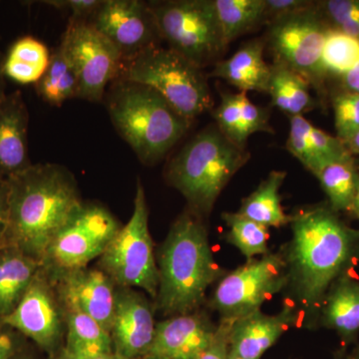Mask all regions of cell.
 <instances>
[{
  "mask_svg": "<svg viewBox=\"0 0 359 359\" xmlns=\"http://www.w3.org/2000/svg\"><path fill=\"white\" fill-rule=\"evenodd\" d=\"M337 138L344 141L359 130V94L342 91L332 100Z\"/></svg>",
  "mask_w": 359,
  "mask_h": 359,
  "instance_id": "836d02e7",
  "label": "cell"
},
{
  "mask_svg": "<svg viewBox=\"0 0 359 359\" xmlns=\"http://www.w3.org/2000/svg\"><path fill=\"white\" fill-rule=\"evenodd\" d=\"M161 39L168 48L204 68L223 53L226 44L212 0L151 1Z\"/></svg>",
  "mask_w": 359,
  "mask_h": 359,
  "instance_id": "ba28073f",
  "label": "cell"
},
{
  "mask_svg": "<svg viewBox=\"0 0 359 359\" xmlns=\"http://www.w3.org/2000/svg\"><path fill=\"white\" fill-rule=\"evenodd\" d=\"M40 268L39 262L18 248L0 247V318L16 309Z\"/></svg>",
  "mask_w": 359,
  "mask_h": 359,
  "instance_id": "603a6c76",
  "label": "cell"
},
{
  "mask_svg": "<svg viewBox=\"0 0 359 359\" xmlns=\"http://www.w3.org/2000/svg\"><path fill=\"white\" fill-rule=\"evenodd\" d=\"M228 359H243L241 358H238V356L233 355V354H229V358Z\"/></svg>",
  "mask_w": 359,
  "mask_h": 359,
  "instance_id": "681fc988",
  "label": "cell"
},
{
  "mask_svg": "<svg viewBox=\"0 0 359 359\" xmlns=\"http://www.w3.org/2000/svg\"><path fill=\"white\" fill-rule=\"evenodd\" d=\"M335 359H359V344L353 347L351 353H346L341 356V358Z\"/></svg>",
  "mask_w": 359,
  "mask_h": 359,
  "instance_id": "bcb514c9",
  "label": "cell"
},
{
  "mask_svg": "<svg viewBox=\"0 0 359 359\" xmlns=\"http://www.w3.org/2000/svg\"><path fill=\"white\" fill-rule=\"evenodd\" d=\"M316 4L309 0H264V22L269 25L278 18L311 8Z\"/></svg>",
  "mask_w": 359,
  "mask_h": 359,
  "instance_id": "d590c367",
  "label": "cell"
},
{
  "mask_svg": "<svg viewBox=\"0 0 359 359\" xmlns=\"http://www.w3.org/2000/svg\"><path fill=\"white\" fill-rule=\"evenodd\" d=\"M121 226L103 205L83 203L52 241L42 268L50 273L86 268L102 256Z\"/></svg>",
  "mask_w": 359,
  "mask_h": 359,
  "instance_id": "30bf717a",
  "label": "cell"
},
{
  "mask_svg": "<svg viewBox=\"0 0 359 359\" xmlns=\"http://www.w3.org/2000/svg\"><path fill=\"white\" fill-rule=\"evenodd\" d=\"M309 86L306 78L287 66L276 62L271 65L268 94L273 106L289 117L304 116L313 109L316 102Z\"/></svg>",
  "mask_w": 359,
  "mask_h": 359,
  "instance_id": "484cf974",
  "label": "cell"
},
{
  "mask_svg": "<svg viewBox=\"0 0 359 359\" xmlns=\"http://www.w3.org/2000/svg\"><path fill=\"white\" fill-rule=\"evenodd\" d=\"M119 78L155 90L180 114L192 121L212 105L211 90L202 68L160 45L123 63Z\"/></svg>",
  "mask_w": 359,
  "mask_h": 359,
  "instance_id": "8992f818",
  "label": "cell"
},
{
  "mask_svg": "<svg viewBox=\"0 0 359 359\" xmlns=\"http://www.w3.org/2000/svg\"><path fill=\"white\" fill-rule=\"evenodd\" d=\"M65 316L66 351L79 355L114 353L110 332L88 314L65 309Z\"/></svg>",
  "mask_w": 359,
  "mask_h": 359,
  "instance_id": "83f0119b",
  "label": "cell"
},
{
  "mask_svg": "<svg viewBox=\"0 0 359 359\" xmlns=\"http://www.w3.org/2000/svg\"><path fill=\"white\" fill-rule=\"evenodd\" d=\"M290 134L287 141V151L308 170L313 162L311 131L313 125L304 116L290 117Z\"/></svg>",
  "mask_w": 359,
  "mask_h": 359,
  "instance_id": "e575fe53",
  "label": "cell"
},
{
  "mask_svg": "<svg viewBox=\"0 0 359 359\" xmlns=\"http://www.w3.org/2000/svg\"><path fill=\"white\" fill-rule=\"evenodd\" d=\"M264 45L263 40H250L231 57L217 62L210 75L224 80L240 92L268 93L271 66L264 61Z\"/></svg>",
  "mask_w": 359,
  "mask_h": 359,
  "instance_id": "7402d4cb",
  "label": "cell"
},
{
  "mask_svg": "<svg viewBox=\"0 0 359 359\" xmlns=\"http://www.w3.org/2000/svg\"><path fill=\"white\" fill-rule=\"evenodd\" d=\"M46 6H53L59 11L69 13L70 20H91L103 4L102 0H53L44 1Z\"/></svg>",
  "mask_w": 359,
  "mask_h": 359,
  "instance_id": "8d00e7d4",
  "label": "cell"
},
{
  "mask_svg": "<svg viewBox=\"0 0 359 359\" xmlns=\"http://www.w3.org/2000/svg\"><path fill=\"white\" fill-rule=\"evenodd\" d=\"M9 189L8 180L0 177V247L4 243L9 219Z\"/></svg>",
  "mask_w": 359,
  "mask_h": 359,
  "instance_id": "ab89813d",
  "label": "cell"
},
{
  "mask_svg": "<svg viewBox=\"0 0 359 359\" xmlns=\"http://www.w3.org/2000/svg\"><path fill=\"white\" fill-rule=\"evenodd\" d=\"M106 107L118 134L145 165L160 162L192 124L155 90L120 78L108 92Z\"/></svg>",
  "mask_w": 359,
  "mask_h": 359,
  "instance_id": "277c9868",
  "label": "cell"
},
{
  "mask_svg": "<svg viewBox=\"0 0 359 359\" xmlns=\"http://www.w3.org/2000/svg\"><path fill=\"white\" fill-rule=\"evenodd\" d=\"M0 320L53 355L66 332L65 309L42 266L16 309Z\"/></svg>",
  "mask_w": 359,
  "mask_h": 359,
  "instance_id": "4fadbf2b",
  "label": "cell"
},
{
  "mask_svg": "<svg viewBox=\"0 0 359 359\" xmlns=\"http://www.w3.org/2000/svg\"><path fill=\"white\" fill-rule=\"evenodd\" d=\"M4 54L0 52V103L4 100V97L7 95L6 89V74H4Z\"/></svg>",
  "mask_w": 359,
  "mask_h": 359,
  "instance_id": "ee69618b",
  "label": "cell"
},
{
  "mask_svg": "<svg viewBox=\"0 0 359 359\" xmlns=\"http://www.w3.org/2000/svg\"><path fill=\"white\" fill-rule=\"evenodd\" d=\"M218 323L207 311L171 316L156 325L152 346L145 356L165 359H198L214 339Z\"/></svg>",
  "mask_w": 359,
  "mask_h": 359,
  "instance_id": "e0dca14e",
  "label": "cell"
},
{
  "mask_svg": "<svg viewBox=\"0 0 359 359\" xmlns=\"http://www.w3.org/2000/svg\"><path fill=\"white\" fill-rule=\"evenodd\" d=\"M140 359H165V358H156V356H144V358H142Z\"/></svg>",
  "mask_w": 359,
  "mask_h": 359,
  "instance_id": "c3c4849f",
  "label": "cell"
},
{
  "mask_svg": "<svg viewBox=\"0 0 359 359\" xmlns=\"http://www.w3.org/2000/svg\"><path fill=\"white\" fill-rule=\"evenodd\" d=\"M290 224L292 238L278 250L287 280L283 306L297 314V327L316 330L328 290L359 261V230L327 202L297 210Z\"/></svg>",
  "mask_w": 359,
  "mask_h": 359,
  "instance_id": "6da1fadb",
  "label": "cell"
},
{
  "mask_svg": "<svg viewBox=\"0 0 359 359\" xmlns=\"http://www.w3.org/2000/svg\"><path fill=\"white\" fill-rule=\"evenodd\" d=\"M224 223L228 226L226 241L237 248L249 259L269 254V229L263 224L245 218L240 212H223Z\"/></svg>",
  "mask_w": 359,
  "mask_h": 359,
  "instance_id": "4dcf8cb0",
  "label": "cell"
},
{
  "mask_svg": "<svg viewBox=\"0 0 359 359\" xmlns=\"http://www.w3.org/2000/svg\"><path fill=\"white\" fill-rule=\"evenodd\" d=\"M27 339L0 320V359H11L26 346Z\"/></svg>",
  "mask_w": 359,
  "mask_h": 359,
  "instance_id": "f35d334b",
  "label": "cell"
},
{
  "mask_svg": "<svg viewBox=\"0 0 359 359\" xmlns=\"http://www.w3.org/2000/svg\"><path fill=\"white\" fill-rule=\"evenodd\" d=\"M344 145L353 155H359V130L344 141Z\"/></svg>",
  "mask_w": 359,
  "mask_h": 359,
  "instance_id": "7bdbcfd3",
  "label": "cell"
},
{
  "mask_svg": "<svg viewBox=\"0 0 359 359\" xmlns=\"http://www.w3.org/2000/svg\"><path fill=\"white\" fill-rule=\"evenodd\" d=\"M358 63L359 39L334 28H328L321 57L323 76L340 79Z\"/></svg>",
  "mask_w": 359,
  "mask_h": 359,
  "instance_id": "1f68e13d",
  "label": "cell"
},
{
  "mask_svg": "<svg viewBox=\"0 0 359 359\" xmlns=\"http://www.w3.org/2000/svg\"><path fill=\"white\" fill-rule=\"evenodd\" d=\"M249 159L250 153L231 143L215 125L196 134L171 160L165 175L185 198L189 211L205 219Z\"/></svg>",
  "mask_w": 359,
  "mask_h": 359,
  "instance_id": "5b68a950",
  "label": "cell"
},
{
  "mask_svg": "<svg viewBox=\"0 0 359 359\" xmlns=\"http://www.w3.org/2000/svg\"><path fill=\"white\" fill-rule=\"evenodd\" d=\"M311 174L320 182L332 210L351 212L359 182V170L353 154L325 161L314 168Z\"/></svg>",
  "mask_w": 359,
  "mask_h": 359,
  "instance_id": "cb8c5ba5",
  "label": "cell"
},
{
  "mask_svg": "<svg viewBox=\"0 0 359 359\" xmlns=\"http://www.w3.org/2000/svg\"><path fill=\"white\" fill-rule=\"evenodd\" d=\"M35 87L40 98L52 106H61L70 99L78 98L77 74L60 45L51 53L48 67Z\"/></svg>",
  "mask_w": 359,
  "mask_h": 359,
  "instance_id": "f1b7e54d",
  "label": "cell"
},
{
  "mask_svg": "<svg viewBox=\"0 0 359 359\" xmlns=\"http://www.w3.org/2000/svg\"><path fill=\"white\" fill-rule=\"evenodd\" d=\"M63 309L88 314L111 334L117 285L101 269L88 266L66 273H50Z\"/></svg>",
  "mask_w": 359,
  "mask_h": 359,
  "instance_id": "9a60e30c",
  "label": "cell"
},
{
  "mask_svg": "<svg viewBox=\"0 0 359 359\" xmlns=\"http://www.w3.org/2000/svg\"><path fill=\"white\" fill-rule=\"evenodd\" d=\"M89 22L114 45L124 62L162 40L150 4L141 0H103Z\"/></svg>",
  "mask_w": 359,
  "mask_h": 359,
  "instance_id": "5bb4252c",
  "label": "cell"
},
{
  "mask_svg": "<svg viewBox=\"0 0 359 359\" xmlns=\"http://www.w3.org/2000/svg\"><path fill=\"white\" fill-rule=\"evenodd\" d=\"M11 359H33V356L29 353L27 346H25L22 351L13 356Z\"/></svg>",
  "mask_w": 359,
  "mask_h": 359,
  "instance_id": "7dc6e473",
  "label": "cell"
},
{
  "mask_svg": "<svg viewBox=\"0 0 359 359\" xmlns=\"http://www.w3.org/2000/svg\"><path fill=\"white\" fill-rule=\"evenodd\" d=\"M285 283L282 256L269 252L222 276L205 306L218 313L219 320H237L261 311L264 302L283 292Z\"/></svg>",
  "mask_w": 359,
  "mask_h": 359,
  "instance_id": "9c48e42d",
  "label": "cell"
},
{
  "mask_svg": "<svg viewBox=\"0 0 359 359\" xmlns=\"http://www.w3.org/2000/svg\"><path fill=\"white\" fill-rule=\"evenodd\" d=\"M318 327L334 330L341 342L337 358L358 344L359 337V280L349 273L340 276L328 290L318 318Z\"/></svg>",
  "mask_w": 359,
  "mask_h": 359,
  "instance_id": "ffe728a7",
  "label": "cell"
},
{
  "mask_svg": "<svg viewBox=\"0 0 359 359\" xmlns=\"http://www.w3.org/2000/svg\"><path fill=\"white\" fill-rule=\"evenodd\" d=\"M351 214L354 215L359 219V182L356 187L355 194H354L353 205H351Z\"/></svg>",
  "mask_w": 359,
  "mask_h": 359,
  "instance_id": "f6af8a7d",
  "label": "cell"
},
{
  "mask_svg": "<svg viewBox=\"0 0 359 359\" xmlns=\"http://www.w3.org/2000/svg\"><path fill=\"white\" fill-rule=\"evenodd\" d=\"M344 91L359 94V63L340 78Z\"/></svg>",
  "mask_w": 359,
  "mask_h": 359,
  "instance_id": "60d3db41",
  "label": "cell"
},
{
  "mask_svg": "<svg viewBox=\"0 0 359 359\" xmlns=\"http://www.w3.org/2000/svg\"><path fill=\"white\" fill-rule=\"evenodd\" d=\"M157 266L155 309L167 318L202 309L208 289L228 273L215 259L204 219L188 209L170 228L158 252Z\"/></svg>",
  "mask_w": 359,
  "mask_h": 359,
  "instance_id": "3957f363",
  "label": "cell"
},
{
  "mask_svg": "<svg viewBox=\"0 0 359 359\" xmlns=\"http://www.w3.org/2000/svg\"><path fill=\"white\" fill-rule=\"evenodd\" d=\"M328 28L316 2L311 8L269 23L266 44L275 62L287 66L314 88L321 89L325 79L321 57Z\"/></svg>",
  "mask_w": 359,
  "mask_h": 359,
  "instance_id": "8fae6325",
  "label": "cell"
},
{
  "mask_svg": "<svg viewBox=\"0 0 359 359\" xmlns=\"http://www.w3.org/2000/svg\"><path fill=\"white\" fill-rule=\"evenodd\" d=\"M297 327V316L290 306L269 316L257 311L233 321L230 332V353L243 359H261L290 327Z\"/></svg>",
  "mask_w": 359,
  "mask_h": 359,
  "instance_id": "ac0fdd59",
  "label": "cell"
},
{
  "mask_svg": "<svg viewBox=\"0 0 359 359\" xmlns=\"http://www.w3.org/2000/svg\"><path fill=\"white\" fill-rule=\"evenodd\" d=\"M8 180L9 219L1 245L40 264L52 241L83 205L74 175L54 163L32 164Z\"/></svg>",
  "mask_w": 359,
  "mask_h": 359,
  "instance_id": "7a4b0ae2",
  "label": "cell"
},
{
  "mask_svg": "<svg viewBox=\"0 0 359 359\" xmlns=\"http://www.w3.org/2000/svg\"><path fill=\"white\" fill-rule=\"evenodd\" d=\"M235 320H219L211 346L198 359H228L230 354V332Z\"/></svg>",
  "mask_w": 359,
  "mask_h": 359,
  "instance_id": "74e56055",
  "label": "cell"
},
{
  "mask_svg": "<svg viewBox=\"0 0 359 359\" xmlns=\"http://www.w3.org/2000/svg\"><path fill=\"white\" fill-rule=\"evenodd\" d=\"M29 113L20 91L0 103V177L9 179L32 166L28 156Z\"/></svg>",
  "mask_w": 359,
  "mask_h": 359,
  "instance_id": "d6986e66",
  "label": "cell"
},
{
  "mask_svg": "<svg viewBox=\"0 0 359 359\" xmlns=\"http://www.w3.org/2000/svg\"><path fill=\"white\" fill-rule=\"evenodd\" d=\"M60 46L76 72L78 98L102 100L108 85L121 75L124 61L118 49L89 21L75 20H69Z\"/></svg>",
  "mask_w": 359,
  "mask_h": 359,
  "instance_id": "7c38bea8",
  "label": "cell"
},
{
  "mask_svg": "<svg viewBox=\"0 0 359 359\" xmlns=\"http://www.w3.org/2000/svg\"><path fill=\"white\" fill-rule=\"evenodd\" d=\"M285 171H271L250 195L242 201L238 212L266 228H282L290 223L282 205L280 190L287 178Z\"/></svg>",
  "mask_w": 359,
  "mask_h": 359,
  "instance_id": "d4e9b609",
  "label": "cell"
},
{
  "mask_svg": "<svg viewBox=\"0 0 359 359\" xmlns=\"http://www.w3.org/2000/svg\"><path fill=\"white\" fill-rule=\"evenodd\" d=\"M154 308L147 297L131 287H117L111 337L114 353L140 359L148 353L156 332Z\"/></svg>",
  "mask_w": 359,
  "mask_h": 359,
  "instance_id": "2e32d148",
  "label": "cell"
},
{
  "mask_svg": "<svg viewBox=\"0 0 359 359\" xmlns=\"http://www.w3.org/2000/svg\"><path fill=\"white\" fill-rule=\"evenodd\" d=\"M51 359H122L119 356L112 354H100V355H79V354L71 353L66 349H61L60 353L55 356H51Z\"/></svg>",
  "mask_w": 359,
  "mask_h": 359,
  "instance_id": "b9f144b4",
  "label": "cell"
},
{
  "mask_svg": "<svg viewBox=\"0 0 359 359\" xmlns=\"http://www.w3.org/2000/svg\"><path fill=\"white\" fill-rule=\"evenodd\" d=\"M212 4L226 46L264 23V0H212Z\"/></svg>",
  "mask_w": 359,
  "mask_h": 359,
  "instance_id": "f546056e",
  "label": "cell"
},
{
  "mask_svg": "<svg viewBox=\"0 0 359 359\" xmlns=\"http://www.w3.org/2000/svg\"><path fill=\"white\" fill-rule=\"evenodd\" d=\"M318 9L330 27L359 39V0H325Z\"/></svg>",
  "mask_w": 359,
  "mask_h": 359,
  "instance_id": "d6a6232c",
  "label": "cell"
},
{
  "mask_svg": "<svg viewBox=\"0 0 359 359\" xmlns=\"http://www.w3.org/2000/svg\"><path fill=\"white\" fill-rule=\"evenodd\" d=\"M214 117L219 132L241 149H245L252 134L275 132L269 124L268 111L252 103L245 92H221V102Z\"/></svg>",
  "mask_w": 359,
  "mask_h": 359,
  "instance_id": "44dd1931",
  "label": "cell"
},
{
  "mask_svg": "<svg viewBox=\"0 0 359 359\" xmlns=\"http://www.w3.org/2000/svg\"><path fill=\"white\" fill-rule=\"evenodd\" d=\"M50 57L43 42L32 36L21 37L4 55V74L20 84H36L48 67Z\"/></svg>",
  "mask_w": 359,
  "mask_h": 359,
  "instance_id": "4316f807",
  "label": "cell"
},
{
  "mask_svg": "<svg viewBox=\"0 0 359 359\" xmlns=\"http://www.w3.org/2000/svg\"><path fill=\"white\" fill-rule=\"evenodd\" d=\"M99 264L117 287L144 290L155 301L159 273L154 243L149 231L145 190L140 179L137 182L131 218L121 226L99 257Z\"/></svg>",
  "mask_w": 359,
  "mask_h": 359,
  "instance_id": "52a82bcc",
  "label": "cell"
}]
</instances>
